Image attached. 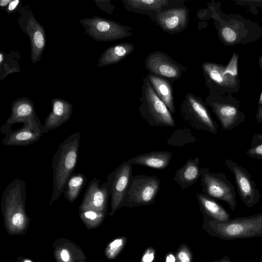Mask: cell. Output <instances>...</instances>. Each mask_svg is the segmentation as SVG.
Masks as SVG:
<instances>
[{"label":"cell","instance_id":"1","mask_svg":"<svg viewBox=\"0 0 262 262\" xmlns=\"http://www.w3.org/2000/svg\"><path fill=\"white\" fill-rule=\"evenodd\" d=\"M202 228L210 236L223 240L262 237V212L217 221L203 215Z\"/></svg>","mask_w":262,"mask_h":262},{"label":"cell","instance_id":"2","mask_svg":"<svg viewBox=\"0 0 262 262\" xmlns=\"http://www.w3.org/2000/svg\"><path fill=\"white\" fill-rule=\"evenodd\" d=\"M80 138L79 132L70 135L59 145L53 156V189L50 205L63 193L69 179L73 174L78 161Z\"/></svg>","mask_w":262,"mask_h":262},{"label":"cell","instance_id":"3","mask_svg":"<svg viewBox=\"0 0 262 262\" xmlns=\"http://www.w3.org/2000/svg\"><path fill=\"white\" fill-rule=\"evenodd\" d=\"M138 110L150 126L173 127L176 122L165 104L157 95L146 77L143 78Z\"/></svg>","mask_w":262,"mask_h":262},{"label":"cell","instance_id":"4","mask_svg":"<svg viewBox=\"0 0 262 262\" xmlns=\"http://www.w3.org/2000/svg\"><path fill=\"white\" fill-rule=\"evenodd\" d=\"M183 120L191 127L217 134L218 125L212 119L202 99L192 93H188L180 105Z\"/></svg>","mask_w":262,"mask_h":262},{"label":"cell","instance_id":"5","mask_svg":"<svg viewBox=\"0 0 262 262\" xmlns=\"http://www.w3.org/2000/svg\"><path fill=\"white\" fill-rule=\"evenodd\" d=\"M160 184V180L156 176H132L120 208H132L153 204L159 191Z\"/></svg>","mask_w":262,"mask_h":262},{"label":"cell","instance_id":"6","mask_svg":"<svg viewBox=\"0 0 262 262\" xmlns=\"http://www.w3.org/2000/svg\"><path fill=\"white\" fill-rule=\"evenodd\" d=\"M85 33L95 41H111L130 37L132 28L128 26L99 16L79 20Z\"/></svg>","mask_w":262,"mask_h":262},{"label":"cell","instance_id":"7","mask_svg":"<svg viewBox=\"0 0 262 262\" xmlns=\"http://www.w3.org/2000/svg\"><path fill=\"white\" fill-rule=\"evenodd\" d=\"M17 12L19 15L17 19V24L30 41L31 61L36 63L40 61L46 46L45 30L36 19L28 5H21Z\"/></svg>","mask_w":262,"mask_h":262},{"label":"cell","instance_id":"8","mask_svg":"<svg viewBox=\"0 0 262 262\" xmlns=\"http://www.w3.org/2000/svg\"><path fill=\"white\" fill-rule=\"evenodd\" d=\"M201 171L202 193L226 203L234 210L236 206L235 188L226 176L220 172H212L207 168H202Z\"/></svg>","mask_w":262,"mask_h":262},{"label":"cell","instance_id":"9","mask_svg":"<svg viewBox=\"0 0 262 262\" xmlns=\"http://www.w3.org/2000/svg\"><path fill=\"white\" fill-rule=\"evenodd\" d=\"M132 165L128 161L123 162L107 176L106 183L111 198V215L120 208L126 195L132 177Z\"/></svg>","mask_w":262,"mask_h":262},{"label":"cell","instance_id":"10","mask_svg":"<svg viewBox=\"0 0 262 262\" xmlns=\"http://www.w3.org/2000/svg\"><path fill=\"white\" fill-rule=\"evenodd\" d=\"M144 65L149 73L167 79L172 83L180 79L187 70L185 66L161 51L149 54L145 60Z\"/></svg>","mask_w":262,"mask_h":262},{"label":"cell","instance_id":"11","mask_svg":"<svg viewBox=\"0 0 262 262\" xmlns=\"http://www.w3.org/2000/svg\"><path fill=\"white\" fill-rule=\"evenodd\" d=\"M225 164L234 176L239 195L244 205L250 208L258 203L260 198L259 191L247 169L230 159H226Z\"/></svg>","mask_w":262,"mask_h":262},{"label":"cell","instance_id":"12","mask_svg":"<svg viewBox=\"0 0 262 262\" xmlns=\"http://www.w3.org/2000/svg\"><path fill=\"white\" fill-rule=\"evenodd\" d=\"M19 122L46 133L36 114L33 102L29 98L19 97L12 102L11 115L1 127L11 128L12 125Z\"/></svg>","mask_w":262,"mask_h":262},{"label":"cell","instance_id":"13","mask_svg":"<svg viewBox=\"0 0 262 262\" xmlns=\"http://www.w3.org/2000/svg\"><path fill=\"white\" fill-rule=\"evenodd\" d=\"M189 19V11L184 5L165 9L156 17V24L164 32L176 34L185 30Z\"/></svg>","mask_w":262,"mask_h":262},{"label":"cell","instance_id":"14","mask_svg":"<svg viewBox=\"0 0 262 262\" xmlns=\"http://www.w3.org/2000/svg\"><path fill=\"white\" fill-rule=\"evenodd\" d=\"M100 182V179L95 178L89 183L79 207L80 210L106 211L110 192L106 181L102 184Z\"/></svg>","mask_w":262,"mask_h":262},{"label":"cell","instance_id":"15","mask_svg":"<svg viewBox=\"0 0 262 262\" xmlns=\"http://www.w3.org/2000/svg\"><path fill=\"white\" fill-rule=\"evenodd\" d=\"M128 11L148 16L155 23L157 15L163 10L182 5L184 1L121 0Z\"/></svg>","mask_w":262,"mask_h":262},{"label":"cell","instance_id":"16","mask_svg":"<svg viewBox=\"0 0 262 262\" xmlns=\"http://www.w3.org/2000/svg\"><path fill=\"white\" fill-rule=\"evenodd\" d=\"M207 103L224 130H232L245 121V116L234 105L213 101L210 98H207Z\"/></svg>","mask_w":262,"mask_h":262},{"label":"cell","instance_id":"17","mask_svg":"<svg viewBox=\"0 0 262 262\" xmlns=\"http://www.w3.org/2000/svg\"><path fill=\"white\" fill-rule=\"evenodd\" d=\"M0 130L5 134L2 143L6 146H27L37 141L43 134L39 130L24 125L14 130L1 127Z\"/></svg>","mask_w":262,"mask_h":262},{"label":"cell","instance_id":"18","mask_svg":"<svg viewBox=\"0 0 262 262\" xmlns=\"http://www.w3.org/2000/svg\"><path fill=\"white\" fill-rule=\"evenodd\" d=\"M52 108L43 124L46 133L60 126L70 119L73 105L63 99L55 98L52 99Z\"/></svg>","mask_w":262,"mask_h":262},{"label":"cell","instance_id":"19","mask_svg":"<svg viewBox=\"0 0 262 262\" xmlns=\"http://www.w3.org/2000/svg\"><path fill=\"white\" fill-rule=\"evenodd\" d=\"M146 79L159 98L172 115L176 113L172 82L165 78L149 73Z\"/></svg>","mask_w":262,"mask_h":262},{"label":"cell","instance_id":"20","mask_svg":"<svg viewBox=\"0 0 262 262\" xmlns=\"http://www.w3.org/2000/svg\"><path fill=\"white\" fill-rule=\"evenodd\" d=\"M201 170L200 159H190L177 170L173 180L184 190L197 182L201 176Z\"/></svg>","mask_w":262,"mask_h":262},{"label":"cell","instance_id":"21","mask_svg":"<svg viewBox=\"0 0 262 262\" xmlns=\"http://www.w3.org/2000/svg\"><path fill=\"white\" fill-rule=\"evenodd\" d=\"M173 155L167 151H154L138 155L127 161L132 165H139L157 169H164L169 164Z\"/></svg>","mask_w":262,"mask_h":262},{"label":"cell","instance_id":"22","mask_svg":"<svg viewBox=\"0 0 262 262\" xmlns=\"http://www.w3.org/2000/svg\"><path fill=\"white\" fill-rule=\"evenodd\" d=\"M200 210L203 215H206L217 221H227L231 219L230 214L215 199L203 193L196 194Z\"/></svg>","mask_w":262,"mask_h":262},{"label":"cell","instance_id":"23","mask_svg":"<svg viewBox=\"0 0 262 262\" xmlns=\"http://www.w3.org/2000/svg\"><path fill=\"white\" fill-rule=\"evenodd\" d=\"M135 46L130 42H121L107 48L98 59L97 66L103 67L120 62L133 52Z\"/></svg>","mask_w":262,"mask_h":262},{"label":"cell","instance_id":"24","mask_svg":"<svg viewBox=\"0 0 262 262\" xmlns=\"http://www.w3.org/2000/svg\"><path fill=\"white\" fill-rule=\"evenodd\" d=\"M202 68L207 82L210 81L220 86L233 85L235 82L233 77L223 75L225 69L223 66L204 62L202 63Z\"/></svg>","mask_w":262,"mask_h":262},{"label":"cell","instance_id":"25","mask_svg":"<svg viewBox=\"0 0 262 262\" xmlns=\"http://www.w3.org/2000/svg\"><path fill=\"white\" fill-rule=\"evenodd\" d=\"M86 182V178L83 173H73L66 184L63 191L64 197L70 202L75 201L79 196Z\"/></svg>","mask_w":262,"mask_h":262},{"label":"cell","instance_id":"26","mask_svg":"<svg viewBox=\"0 0 262 262\" xmlns=\"http://www.w3.org/2000/svg\"><path fill=\"white\" fill-rule=\"evenodd\" d=\"M20 53L12 52L10 54L0 52V79L3 80L8 74L19 72L20 68L18 63Z\"/></svg>","mask_w":262,"mask_h":262},{"label":"cell","instance_id":"27","mask_svg":"<svg viewBox=\"0 0 262 262\" xmlns=\"http://www.w3.org/2000/svg\"><path fill=\"white\" fill-rule=\"evenodd\" d=\"M196 139L189 128L183 127L176 130L166 142L172 146H181L193 142Z\"/></svg>","mask_w":262,"mask_h":262},{"label":"cell","instance_id":"28","mask_svg":"<svg viewBox=\"0 0 262 262\" xmlns=\"http://www.w3.org/2000/svg\"><path fill=\"white\" fill-rule=\"evenodd\" d=\"M246 153L251 158L262 160V133H257L253 136L251 147Z\"/></svg>","mask_w":262,"mask_h":262},{"label":"cell","instance_id":"29","mask_svg":"<svg viewBox=\"0 0 262 262\" xmlns=\"http://www.w3.org/2000/svg\"><path fill=\"white\" fill-rule=\"evenodd\" d=\"M127 242L126 236H121L113 240L106 249V255L109 258H114L123 249Z\"/></svg>","mask_w":262,"mask_h":262},{"label":"cell","instance_id":"30","mask_svg":"<svg viewBox=\"0 0 262 262\" xmlns=\"http://www.w3.org/2000/svg\"><path fill=\"white\" fill-rule=\"evenodd\" d=\"M175 255L177 262L192 261V253L187 245L184 244H183L179 246Z\"/></svg>","mask_w":262,"mask_h":262},{"label":"cell","instance_id":"31","mask_svg":"<svg viewBox=\"0 0 262 262\" xmlns=\"http://www.w3.org/2000/svg\"><path fill=\"white\" fill-rule=\"evenodd\" d=\"M237 61L238 55L234 53L228 64L225 68L223 71L224 76L235 77L237 75Z\"/></svg>","mask_w":262,"mask_h":262},{"label":"cell","instance_id":"32","mask_svg":"<svg viewBox=\"0 0 262 262\" xmlns=\"http://www.w3.org/2000/svg\"><path fill=\"white\" fill-rule=\"evenodd\" d=\"M221 35L225 41L229 43H232L237 39V34L232 28L229 27L222 28Z\"/></svg>","mask_w":262,"mask_h":262},{"label":"cell","instance_id":"33","mask_svg":"<svg viewBox=\"0 0 262 262\" xmlns=\"http://www.w3.org/2000/svg\"><path fill=\"white\" fill-rule=\"evenodd\" d=\"M156 251L154 248L149 247L144 251L140 262H154L155 259Z\"/></svg>","mask_w":262,"mask_h":262},{"label":"cell","instance_id":"34","mask_svg":"<svg viewBox=\"0 0 262 262\" xmlns=\"http://www.w3.org/2000/svg\"><path fill=\"white\" fill-rule=\"evenodd\" d=\"M96 5L100 9L105 11L108 14H112L114 9V6L111 5L109 1H94Z\"/></svg>","mask_w":262,"mask_h":262},{"label":"cell","instance_id":"35","mask_svg":"<svg viewBox=\"0 0 262 262\" xmlns=\"http://www.w3.org/2000/svg\"><path fill=\"white\" fill-rule=\"evenodd\" d=\"M26 216L25 213H18L13 215L11 218V223L14 226H19L24 224L25 221Z\"/></svg>","mask_w":262,"mask_h":262},{"label":"cell","instance_id":"36","mask_svg":"<svg viewBox=\"0 0 262 262\" xmlns=\"http://www.w3.org/2000/svg\"><path fill=\"white\" fill-rule=\"evenodd\" d=\"M21 1L20 0L11 1L5 10L8 14L17 12L18 8L21 5Z\"/></svg>","mask_w":262,"mask_h":262},{"label":"cell","instance_id":"37","mask_svg":"<svg viewBox=\"0 0 262 262\" xmlns=\"http://www.w3.org/2000/svg\"><path fill=\"white\" fill-rule=\"evenodd\" d=\"M164 262H177L176 255L171 252L167 253L165 256Z\"/></svg>","mask_w":262,"mask_h":262},{"label":"cell","instance_id":"38","mask_svg":"<svg viewBox=\"0 0 262 262\" xmlns=\"http://www.w3.org/2000/svg\"><path fill=\"white\" fill-rule=\"evenodd\" d=\"M61 257L63 261H68L69 260V252L66 250L63 249L61 252Z\"/></svg>","mask_w":262,"mask_h":262},{"label":"cell","instance_id":"39","mask_svg":"<svg viewBox=\"0 0 262 262\" xmlns=\"http://www.w3.org/2000/svg\"><path fill=\"white\" fill-rule=\"evenodd\" d=\"M256 119L257 122L262 123V105L258 110L256 115Z\"/></svg>","mask_w":262,"mask_h":262},{"label":"cell","instance_id":"40","mask_svg":"<svg viewBox=\"0 0 262 262\" xmlns=\"http://www.w3.org/2000/svg\"><path fill=\"white\" fill-rule=\"evenodd\" d=\"M12 0H1L0 6L1 8H4V9L8 6Z\"/></svg>","mask_w":262,"mask_h":262},{"label":"cell","instance_id":"41","mask_svg":"<svg viewBox=\"0 0 262 262\" xmlns=\"http://www.w3.org/2000/svg\"><path fill=\"white\" fill-rule=\"evenodd\" d=\"M214 262H232L230 257L227 256H225L223 258L214 260Z\"/></svg>","mask_w":262,"mask_h":262},{"label":"cell","instance_id":"42","mask_svg":"<svg viewBox=\"0 0 262 262\" xmlns=\"http://www.w3.org/2000/svg\"><path fill=\"white\" fill-rule=\"evenodd\" d=\"M259 103L260 104L262 105V92H261L260 97H259Z\"/></svg>","mask_w":262,"mask_h":262},{"label":"cell","instance_id":"43","mask_svg":"<svg viewBox=\"0 0 262 262\" xmlns=\"http://www.w3.org/2000/svg\"><path fill=\"white\" fill-rule=\"evenodd\" d=\"M258 262H262V255L261 256Z\"/></svg>","mask_w":262,"mask_h":262},{"label":"cell","instance_id":"44","mask_svg":"<svg viewBox=\"0 0 262 262\" xmlns=\"http://www.w3.org/2000/svg\"><path fill=\"white\" fill-rule=\"evenodd\" d=\"M24 262H32V261L31 260H25Z\"/></svg>","mask_w":262,"mask_h":262},{"label":"cell","instance_id":"45","mask_svg":"<svg viewBox=\"0 0 262 262\" xmlns=\"http://www.w3.org/2000/svg\"><path fill=\"white\" fill-rule=\"evenodd\" d=\"M261 63H262V57H261Z\"/></svg>","mask_w":262,"mask_h":262}]
</instances>
